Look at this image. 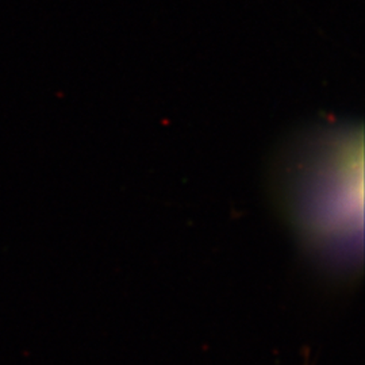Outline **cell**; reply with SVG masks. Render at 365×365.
Listing matches in <instances>:
<instances>
[{
    "label": "cell",
    "instance_id": "cell-1",
    "mask_svg": "<svg viewBox=\"0 0 365 365\" xmlns=\"http://www.w3.org/2000/svg\"><path fill=\"white\" fill-rule=\"evenodd\" d=\"M279 206L304 245L322 259H354L361 233V141L351 128L304 133L277 158Z\"/></svg>",
    "mask_w": 365,
    "mask_h": 365
}]
</instances>
